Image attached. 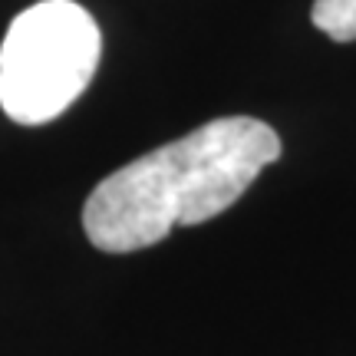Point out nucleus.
<instances>
[{
	"instance_id": "obj_1",
	"label": "nucleus",
	"mask_w": 356,
	"mask_h": 356,
	"mask_svg": "<svg viewBox=\"0 0 356 356\" xmlns=\"http://www.w3.org/2000/svg\"><path fill=\"white\" fill-rule=\"evenodd\" d=\"M277 159L280 139L267 122L251 115L211 119L102 178L83 208L86 238L106 254L152 248L172 228L228 211Z\"/></svg>"
},
{
	"instance_id": "obj_2",
	"label": "nucleus",
	"mask_w": 356,
	"mask_h": 356,
	"mask_svg": "<svg viewBox=\"0 0 356 356\" xmlns=\"http://www.w3.org/2000/svg\"><path fill=\"white\" fill-rule=\"evenodd\" d=\"M102 37L86 7L40 0L13 17L0 43V109L20 126L63 115L92 83Z\"/></svg>"
},
{
	"instance_id": "obj_3",
	"label": "nucleus",
	"mask_w": 356,
	"mask_h": 356,
	"mask_svg": "<svg viewBox=\"0 0 356 356\" xmlns=\"http://www.w3.org/2000/svg\"><path fill=\"white\" fill-rule=\"evenodd\" d=\"M310 20L320 33H327L337 43L356 40V0H317Z\"/></svg>"
}]
</instances>
